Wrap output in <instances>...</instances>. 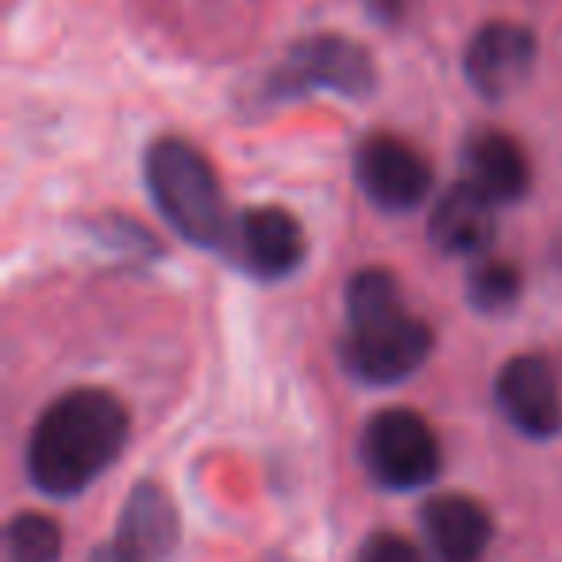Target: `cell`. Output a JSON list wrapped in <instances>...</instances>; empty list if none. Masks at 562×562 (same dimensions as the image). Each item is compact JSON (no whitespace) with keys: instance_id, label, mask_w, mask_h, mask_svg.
<instances>
[{"instance_id":"1","label":"cell","mask_w":562,"mask_h":562,"mask_svg":"<svg viewBox=\"0 0 562 562\" xmlns=\"http://www.w3.org/2000/svg\"><path fill=\"white\" fill-rule=\"evenodd\" d=\"M132 439L127 405L101 385H78L50 401L27 436V477L47 497H78Z\"/></svg>"},{"instance_id":"2","label":"cell","mask_w":562,"mask_h":562,"mask_svg":"<svg viewBox=\"0 0 562 562\" xmlns=\"http://www.w3.org/2000/svg\"><path fill=\"white\" fill-rule=\"evenodd\" d=\"M347 331L339 339V362L362 385H397L428 362L436 331L405 308L393 270H355L344 290Z\"/></svg>"},{"instance_id":"3","label":"cell","mask_w":562,"mask_h":562,"mask_svg":"<svg viewBox=\"0 0 562 562\" xmlns=\"http://www.w3.org/2000/svg\"><path fill=\"white\" fill-rule=\"evenodd\" d=\"M143 181L158 216L201 250H227L235 216L209 155L181 135H158L143 155Z\"/></svg>"},{"instance_id":"4","label":"cell","mask_w":562,"mask_h":562,"mask_svg":"<svg viewBox=\"0 0 562 562\" xmlns=\"http://www.w3.org/2000/svg\"><path fill=\"white\" fill-rule=\"evenodd\" d=\"M378 89L374 55L351 35H305L293 43L281 63L266 74L262 101L266 104H290L313 93L347 97V101H367Z\"/></svg>"},{"instance_id":"5","label":"cell","mask_w":562,"mask_h":562,"mask_svg":"<svg viewBox=\"0 0 562 562\" xmlns=\"http://www.w3.org/2000/svg\"><path fill=\"white\" fill-rule=\"evenodd\" d=\"M359 454L382 490H424L443 470V447L416 408H382L362 424Z\"/></svg>"},{"instance_id":"6","label":"cell","mask_w":562,"mask_h":562,"mask_svg":"<svg viewBox=\"0 0 562 562\" xmlns=\"http://www.w3.org/2000/svg\"><path fill=\"white\" fill-rule=\"evenodd\" d=\"M359 193L382 212H413L431 196L436 170L408 139L393 132H370L355 147Z\"/></svg>"},{"instance_id":"7","label":"cell","mask_w":562,"mask_h":562,"mask_svg":"<svg viewBox=\"0 0 562 562\" xmlns=\"http://www.w3.org/2000/svg\"><path fill=\"white\" fill-rule=\"evenodd\" d=\"M227 255L250 278L278 281L301 270V262L308 255V235L290 209H281V204H255V209L235 216Z\"/></svg>"},{"instance_id":"8","label":"cell","mask_w":562,"mask_h":562,"mask_svg":"<svg viewBox=\"0 0 562 562\" xmlns=\"http://www.w3.org/2000/svg\"><path fill=\"white\" fill-rule=\"evenodd\" d=\"M539 58V40L528 24L493 20L470 35L462 50V78L485 101H505L531 78Z\"/></svg>"},{"instance_id":"9","label":"cell","mask_w":562,"mask_h":562,"mask_svg":"<svg viewBox=\"0 0 562 562\" xmlns=\"http://www.w3.org/2000/svg\"><path fill=\"white\" fill-rule=\"evenodd\" d=\"M493 401L520 436L554 439L562 431V382L547 355H513L493 382Z\"/></svg>"},{"instance_id":"10","label":"cell","mask_w":562,"mask_h":562,"mask_svg":"<svg viewBox=\"0 0 562 562\" xmlns=\"http://www.w3.org/2000/svg\"><path fill=\"white\" fill-rule=\"evenodd\" d=\"M178 536L181 524L170 493L158 482H135L109 543L124 562H166L178 547Z\"/></svg>"},{"instance_id":"11","label":"cell","mask_w":562,"mask_h":562,"mask_svg":"<svg viewBox=\"0 0 562 562\" xmlns=\"http://www.w3.org/2000/svg\"><path fill=\"white\" fill-rule=\"evenodd\" d=\"M428 239L447 258H482L497 239V204L462 178L431 204Z\"/></svg>"},{"instance_id":"12","label":"cell","mask_w":562,"mask_h":562,"mask_svg":"<svg viewBox=\"0 0 562 562\" xmlns=\"http://www.w3.org/2000/svg\"><path fill=\"white\" fill-rule=\"evenodd\" d=\"M420 528L436 562H482L493 539V516L467 493H436L420 508Z\"/></svg>"},{"instance_id":"13","label":"cell","mask_w":562,"mask_h":562,"mask_svg":"<svg viewBox=\"0 0 562 562\" xmlns=\"http://www.w3.org/2000/svg\"><path fill=\"white\" fill-rule=\"evenodd\" d=\"M462 173L477 186L493 204H513L528 196L531 162L524 147L501 127H477L462 143Z\"/></svg>"},{"instance_id":"14","label":"cell","mask_w":562,"mask_h":562,"mask_svg":"<svg viewBox=\"0 0 562 562\" xmlns=\"http://www.w3.org/2000/svg\"><path fill=\"white\" fill-rule=\"evenodd\" d=\"M524 290V278L508 258H477L467 270V301L482 316H505L516 308Z\"/></svg>"},{"instance_id":"15","label":"cell","mask_w":562,"mask_h":562,"mask_svg":"<svg viewBox=\"0 0 562 562\" xmlns=\"http://www.w3.org/2000/svg\"><path fill=\"white\" fill-rule=\"evenodd\" d=\"M4 559L9 562H58L63 559V528L47 513H16L4 528Z\"/></svg>"},{"instance_id":"16","label":"cell","mask_w":562,"mask_h":562,"mask_svg":"<svg viewBox=\"0 0 562 562\" xmlns=\"http://www.w3.org/2000/svg\"><path fill=\"white\" fill-rule=\"evenodd\" d=\"M89 235H93L101 247L116 250V255H124V258H155L158 255V239L139 224V220H127V216L89 220Z\"/></svg>"},{"instance_id":"17","label":"cell","mask_w":562,"mask_h":562,"mask_svg":"<svg viewBox=\"0 0 562 562\" xmlns=\"http://www.w3.org/2000/svg\"><path fill=\"white\" fill-rule=\"evenodd\" d=\"M355 562H428V559H424V551L413 539L397 536V531H374V536L359 547Z\"/></svg>"},{"instance_id":"18","label":"cell","mask_w":562,"mask_h":562,"mask_svg":"<svg viewBox=\"0 0 562 562\" xmlns=\"http://www.w3.org/2000/svg\"><path fill=\"white\" fill-rule=\"evenodd\" d=\"M405 4H408V0H367V12L374 20H382V24H401V16H405Z\"/></svg>"},{"instance_id":"19","label":"cell","mask_w":562,"mask_h":562,"mask_svg":"<svg viewBox=\"0 0 562 562\" xmlns=\"http://www.w3.org/2000/svg\"><path fill=\"white\" fill-rule=\"evenodd\" d=\"M89 562H124V559H120V551L112 543H101L93 554H89Z\"/></svg>"},{"instance_id":"20","label":"cell","mask_w":562,"mask_h":562,"mask_svg":"<svg viewBox=\"0 0 562 562\" xmlns=\"http://www.w3.org/2000/svg\"><path fill=\"white\" fill-rule=\"evenodd\" d=\"M262 562H301V559H293V554H266Z\"/></svg>"}]
</instances>
